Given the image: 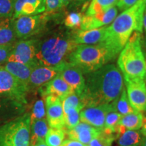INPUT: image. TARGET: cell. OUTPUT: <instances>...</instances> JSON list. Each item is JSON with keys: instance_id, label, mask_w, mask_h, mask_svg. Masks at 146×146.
<instances>
[{"instance_id": "obj_1", "label": "cell", "mask_w": 146, "mask_h": 146, "mask_svg": "<svg viewBox=\"0 0 146 146\" xmlns=\"http://www.w3.org/2000/svg\"><path fill=\"white\" fill-rule=\"evenodd\" d=\"M82 100L85 107L111 104L117 100L124 88L123 74L116 66L106 64L86 74Z\"/></svg>"}, {"instance_id": "obj_2", "label": "cell", "mask_w": 146, "mask_h": 146, "mask_svg": "<svg viewBox=\"0 0 146 146\" xmlns=\"http://www.w3.org/2000/svg\"><path fill=\"white\" fill-rule=\"evenodd\" d=\"M145 0H139L130 8L116 16L107 27V36L103 42L116 56L121 52L133 31L143 32Z\"/></svg>"}, {"instance_id": "obj_3", "label": "cell", "mask_w": 146, "mask_h": 146, "mask_svg": "<svg viewBox=\"0 0 146 146\" xmlns=\"http://www.w3.org/2000/svg\"><path fill=\"white\" fill-rule=\"evenodd\" d=\"M78 45L68 34L58 33L38 41L36 59L39 66L55 67L66 61L69 55Z\"/></svg>"}, {"instance_id": "obj_4", "label": "cell", "mask_w": 146, "mask_h": 146, "mask_svg": "<svg viewBox=\"0 0 146 146\" xmlns=\"http://www.w3.org/2000/svg\"><path fill=\"white\" fill-rule=\"evenodd\" d=\"M104 42L96 45H79L69 55L68 62L88 74L102 68L116 57Z\"/></svg>"}, {"instance_id": "obj_5", "label": "cell", "mask_w": 146, "mask_h": 146, "mask_svg": "<svg viewBox=\"0 0 146 146\" xmlns=\"http://www.w3.org/2000/svg\"><path fill=\"white\" fill-rule=\"evenodd\" d=\"M117 64L125 81L137 78L144 79L145 58L142 50L140 33L135 31L130 36L120 52Z\"/></svg>"}, {"instance_id": "obj_6", "label": "cell", "mask_w": 146, "mask_h": 146, "mask_svg": "<svg viewBox=\"0 0 146 146\" xmlns=\"http://www.w3.org/2000/svg\"><path fill=\"white\" fill-rule=\"evenodd\" d=\"M31 114L10 120L0 126V146H30Z\"/></svg>"}, {"instance_id": "obj_7", "label": "cell", "mask_w": 146, "mask_h": 146, "mask_svg": "<svg viewBox=\"0 0 146 146\" xmlns=\"http://www.w3.org/2000/svg\"><path fill=\"white\" fill-rule=\"evenodd\" d=\"M29 89L19 81L3 66H0V98L14 100L24 105Z\"/></svg>"}, {"instance_id": "obj_8", "label": "cell", "mask_w": 146, "mask_h": 146, "mask_svg": "<svg viewBox=\"0 0 146 146\" xmlns=\"http://www.w3.org/2000/svg\"><path fill=\"white\" fill-rule=\"evenodd\" d=\"M37 41L36 39H23L18 41L13 45L8 62H17L33 69L39 66L36 59Z\"/></svg>"}, {"instance_id": "obj_9", "label": "cell", "mask_w": 146, "mask_h": 146, "mask_svg": "<svg viewBox=\"0 0 146 146\" xmlns=\"http://www.w3.org/2000/svg\"><path fill=\"white\" fill-rule=\"evenodd\" d=\"M47 14L41 15L21 16L14 20L16 37L27 39L37 34L47 21Z\"/></svg>"}, {"instance_id": "obj_10", "label": "cell", "mask_w": 146, "mask_h": 146, "mask_svg": "<svg viewBox=\"0 0 146 146\" xmlns=\"http://www.w3.org/2000/svg\"><path fill=\"white\" fill-rule=\"evenodd\" d=\"M128 99L137 112L146 113V87L144 79L126 80Z\"/></svg>"}, {"instance_id": "obj_11", "label": "cell", "mask_w": 146, "mask_h": 146, "mask_svg": "<svg viewBox=\"0 0 146 146\" xmlns=\"http://www.w3.org/2000/svg\"><path fill=\"white\" fill-rule=\"evenodd\" d=\"M58 66L59 68L58 74L70 87L74 93L81 98L85 89V79L83 72L68 62H64Z\"/></svg>"}, {"instance_id": "obj_12", "label": "cell", "mask_w": 146, "mask_h": 146, "mask_svg": "<svg viewBox=\"0 0 146 146\" xmlns=\"http://www.w3.org/2000/svg\"><path fill=\"white\" fill-rule=\"evenodd\" d=\"M110 111H114L112 103L85 107L80 112V120L102 131L104 127L106 116Z\"/></svg>"}, {"instance_id": "obj_13", "label": "cell", "mask_w": 146, "mask_h": 146, "mask_svg": "<svg viewBox=\"0 0 146 146\" xmlns=\"http://www.w3.org/2000/svg\"><path fill=\"white\" fill-rule=\"evenodd\" d=\"M47 121L50 128L64 129V114L62 100L58 97L49 95L45 98Z\"/></svg>"}, {"instance_id": "obj_14", "label": "cell", "mask_w": 146, "mask_h": 146, "mask_svg": "<svg viewBox=\"0 0 146 146\" xmlns=\"http://www.w3.org/2000/svg\"><path fill=\"white\" fill-rule=\"evenodd\" d=\"M118 14V9L116 7L109 9L105 12L83 16L81 25L82 31L91 30L103 27L112 23Z\"/></svg>"}, {"instance_id": "obj_15", "label": "cell", "mask_w": 146, "mask_h": 146, "mask_svg": "<svg viewBox=\"0 0 146 146\" xmlns=\"http://www.w3.org/2000/svg\"><path fill=\"white\" fill-rule=\"evenodd\" d=\"M59 73L58 66H38L32 70L29 78L28 88L41 87L48 83Z\"/></svg>"}, {"instance_id": "obj_16", "label": "cell", "mask_w": 146, "mask_h": 146, "mask_svg": "<svg viewBox=\"0 0 146 146\" xmlns=\"http://www.w3.org/2000/svg\"><path fill=\"white\" fill-rule=\"evenodd\" d=\"M45 11V0H15L13 19L21 16H31Z\"/></svg>"}, {"instance_id": "obj_17", "label": "cell", "mask_w": 146, "mask_h": 146, "mask_svg": "<svg viewBox=\"0 0 146 146\" xmlns=\"http://www.w3.org/2000/svg\"><path fill=\"white\" fill-rule=\"evenodd\" d=\"M40 92L42 96L46 97L49 95H53L62 101L66 97L74 92L70 87L66 83L64 80L59 74L52 78L48 83H45L40 88Z\"/></svg>"}, {"instance_id": "obj_18", "label": "cell", "mask_w": 146, "mask_h": 146, "mask_svg": "<svg viewBox=\"0 0 146 146\" xmlns=\"http://www.w3.org/2000/svg\"><path fill=\"white\" fill-rule=\"evenodd\" d=\"M102 131L85 123H79L72 129L67 131L69 139L76 140L82 143L88 144L96 138Z\"/></svg>"}, {"instance_id": "obj_19", "label": "cell", "mask_w": 146, "mask_h": 146, "mask_svg": "<svg viewBox=\"0 0 146 146\" xmlns=\"http://www.w3.org/2000/svg\"><path fill=\"white\" fill-rule=\"evenodd\" d=\"M107 36V27L87 31H78L73 35V38L78 45H96L103 42Z\"/></svg>"}, {"instance_id": "obj_20", "label": "cell", "mask_w": 146, "mask_h": 146, "mask_svg": "<svg viewBox=\"0 0 146 146\" xmlns=\"http://www.w3.org/2000/svg\"><path fill=\"white\" fill-rule=\"evenodd\" d=\"M23 106L14 100L0 98V124L13 119L21 112Z\"/></svg>"}, {"instance_id": "obj_21", "label": "cell", "mask_w": 146, "mask_h": 146, "mask_svg": "<svg viewBox=\"0 0 146 146\" xmlns=\"http://www.w3.org/2000/svg\"><path fill=\"white\" fill-rule=\"evenodd\" d=\"M4 64L3 67L9 72L28 87L29 78L33 70L31 67L17 62H7Z\"/></svg>"}, {"instance_id": "obj_22", "label": "cell", "mask_w": 146, "mask_h": 146, "mask_svg": "<svg viewBox=\"0 0 146 146\" xmlns=\"http://www.w3.org/2000/svg\"><path fill=\"white\" fill-rule=\"evenodd\" d=\"M16 35L12 18H4L0 21V45H10L16 40Z\"/></svg>"}, {"instance_id": "obj_23", "label": "cell", "mask_w": 146, "mask_h": 146, "mask_svg": "<svg viewBox=\"0 0 146 146\" xmlns=\"http://www.w3.org/2000/svg\"><path fill=\"white\" fill-rule=\"evenodd\" d=\"M31 138L30 146H35L38 142L44 141L49 126L45 118L36 120L31 123Z\"/></svg>"}, {"instance_id": "obj_24", "label": "cell", "mask_w": 146, "mask_h": 146, "mask_svg": "<svg viewBox=\"0 0 146 146\" xmlns=\"http://www.w3.org/2000/svg\"><path fill=\"white\" fill-rule=\"evenodd\" d=\"M143 121V114L135 112L124 115L118 121V125L128 130H139Z\"/></svg>"}, {"instance_id": "obj_25", "label": "cell", "mask_w": 146, "mask_h": 146, "mask_svg": "<svg viewBox=\"0 0 146 146\" xmlns=\"http://www.w3.org/2000/svg\"><path fill=\"white\" fill-rule=\"evenodd\" d=\"M143 135L139 130H126L118 137L119 146H139Z\"/></svg>"}, {"instance_id": "obj_26", "label": "cell", "mask_w": 146, "mask_h": 146, "mask_svg": "<svg viewBox=\"0 0 146 146\" xmlns=\"http://www.w3.org/2000/svg\"><path fill=\"white\" fill-rule=\"evenodd\" d=\"M113 108L115 112L119 113L122 116L130 114V113L135 112L132 106L131 105L129 100L128 99L127 91L124 87L122 91L121 94L117 100L112 102Z\"/></svg>"}, {"instance_id": "obj_27", "label": "cell", "mask_w": 146, "mask_h": 146, "mask_svg": "<svg viewBox=\"0 0 146 146\" xmlns=\"http://www.w3.org/2000/svg\"><path fill=\"white\" fill-rule=\"evenodd\" d=\"M118 0H92L87 9L85 15L94 14L105 12L117 4Z\"/></svg>"}, {"instance_id": "obj_28", "label": "cell", "mask_w": 146, "mask_h": 146, "mask_svg": "<svg viewBox=\"0 0 146 146\" xmlns=\"http://www.w3.org/2000/svg\"><path fill=\"white\" fill-rule=\"evenodd\" d=\"M66 133L64 129L50 128L45 136V142L48 146H60L64 141Z\"/></svg>"}, {"instance_id": "obj_29", "label": "cell", "mask_w": 146, "mask_h": 146, "mask_svg": "<svg viewBox=\"0 0 146 146\" xmlns=\"http://www.w3.org/2000/svg\"><path fill=\"white\" fill-rule=\"evenodd\" d=\"M122 115L115 111H110L106 116L104 127L102 131L109 133L114 134L117 136V125L118 121L122 117Z\"/></svg>"}, {"instance_id": "obj_30", "label": "cell", "mask_w": 146, "mask_h": 146, "mask_svg": "<svg viewBox=\"0 0 146 146\" xmlns=\"http://www.w3.org/2000/svg\"><path fill=\"white\" fill-rule=\"evenodd\" d=\"M62 102L64 112L70 109H79L82 110L85 108L82 98L74 92L66 97Z\"/></svg>"}, {"instance_id": "obj_31", "label": "cell", "mask_w": 146, "mask_h": 146, "mask_svg": "<svg viewBox=\"0 0 146 146\" xmlns=\"http://www.w3.org/2000/svg\"><path fill=\"white\" fill-rule=\"evenodd\" d=\"M117 137L116 135L109 134L102 131L101 133L88 144V146H112L113 141Z\"/></svg>"}, {"instance_id": "obj_32", "label": "cell", "mask_w": 146, "mask_h": 146, "mask_svg": "<svg viewBox=\"0 0 146 146\" xmlns=\"http://www.w3.org/2000/svg\"><path fill=\"white\" fill-rule=\"evenodd\" d=\"M81 111L79 109H70L64 112L65 127L67 130L72 129L80 123L79 114Z\"/></svg>"}, {"instance_id": "obj_33", "label": "cell", "mask_w": 146, "mask_h": 146, "mask_svg": "<svg viewBox=\"0 0 146 146\" xmlns=\"http://www.w3.org/2000/svg\"><path fill=\"white\" fill-rule=\"evenodd\" d=\"M45 115L46 109L45 107V102L43 100H38L33 108L32 113L31 114V123L35 120L45 118Z\"/></svg>"}, {"instance_id": "obj_34", "label": "cell", "mask_w": 146, "mask_h": 146, "mask_svg": "<svg viewBox=\"0 0 146 146\" xmlns=\"http://www.w3.org/2000/svg\"><path fill=\"white\" fill-rule=\"evenodd\" d=\"M83 16L81 13L71 12L65 18L64 25L67 28L71 29H78L81 28Z\"/></svg>"}, {"instance_id": "obj_35", "label": "cell", "mask_w": 146, "mask_h": 146, "mask_svg": "<svg viewBox=\"0 0 146 146\" xmlns=\"http://www.w3.org/2000/svg\"><path fill=\"white\" fill-rule=\"evenodd\" d=\"M15 0H0V18H12Z\"/></svg>"}, {"instance_id": "obj_36", "label": "cell", "mask_w": 146, "mask_h": 146, "mask_svg": "<svg viewBox=\"0 0 146 146\" xmlns=\"http://www.w3.org/2000/svg\"><path fill=\"white\" fill-rule=\"evenodd\" d=\"M46 14H54L62 8L60 0H45Z\"/></svg>"}, {"instance_id": "obj_37", "label": "cell", "mask_w": 146, "mask_h": 146, "mask_svg": "<svg viewBox=\"0 0 146 146\" xmlns=\"http://www.w3.org/2000/svg\"><path fill=\"white\" fill-rule=\"evenodd\" d=\"M13 44L0 45V64L8 62L9 56L12 50Z\"/></svg>"}, {"instance_id": "obj_38", "label": "cell", "mask_w": 146, "mask_h": 146, "mask_svg": "<svg viewBox=\"0 0 146 146\" xmlns=\"http://www.w3.org/2000/svg\"><path fill=\"white\" fill-rule=\"evenodd\" d=\"M139 0H118L116 5L118 9L125 11L134 5Z\"/></svg>"}, {"instance_id": "obj_39", "label": "cell", "mask_w": 146, "mask_h": 146, "mask_svg": "<svg viewBox=\"0 0 146 146\" xmlns=\"http://www.w3.org/2000/svg\"><path fill=\"white\" fill-rule=\"evenodd\" d=\"M60 146H88V145L82 143L81 142L76 141V140L68 139L64 141Z\"/></svg>"}, {"instance_id": "obj_40", "label": "cell", "mask_w": 146, "mask_h": 146, "mask_svg": "<svg viewBox=\"0 0 146 146\" xmlns=\"http://www.w3.org/2000/svg\"><path fill=\"white\" fill-rule=\"evenodd\" d=\"M140 129H141L140 132H141L142 135H143V137H146V116H143V124H142V126Z\"/></svg>"}, {"instance_id": "obj_41", "label": "cell", "mask_w": 146, "mask_h": 146, "mask_svg": "<svg viewBox=\"0 0 146 146\" xmlns=\"http://www.w3.org/2000/svg\"><path fill=\"white\" fill-rule=\"evenodd\" d=\"M143 31L146 34V10L145 9L143 16Z\"/></svg>"}, {"instance_id": "obj_42", "label": "cell", "mask_w": 146, "mask_h": 146, "mask_svg": "<svg viewBox=\"0 0 146 146\" xmlns=\"http://www.w3.org/2000/svg\"><path fill=\"white\" fill-rule=\"evenodd\" d=\"M70 0H60V3H61V6L62 8L63 7H66L68 5V3H70Z\"/></svg>"}, {"instance_id": "obj_43", "label": "cell", "mask_w": 146, "mask_h": 146, "mask_svg": "<svg viewBox=\"0 0 146 146\" xmlns=\"http://www.w3.org/2000/svg\"><path fill=\"white\" fill-rule=\"evenodd\" d=\"M91 1V0H85V3H84L82 10H83V11L87 10V8H88V3H89V1Z\"/></svg>"}, {"instance_id": "obj_44", "label": "cell", "mask_w": 146, "mask_h": 146, "mask_svg": "<svg viewBox=\"0 0 146 146\" xmlns=\"http://www.w3.org/2000/svg\"><path fill=\"white\" fill-rule=\"evenodd\" d=\"M35 146H48V145H47L46 143L45 142V140H44V141H41L38 142V143H36Z\"/></svg>"}, {"instance_id": "obj_45", "label": "cell", "mask_w": 146, "mask_h": 146, "mask_svg": "<svg viewBox=\"0 0 146 146\" xmlns=\"http://www.w3.org/2000/svg\"><path fill=\"white\" fill-rule=\"evenodd\" d=\"M139 146H146V137H143V138H142V140H141V143H140Z\"/></svg>"}, {"instance_id": "obj_46", "label": "cell", "mask_w": 146, "mask_h": 146, "mask_svg": "<svg viewBox=\"0 0 146 146\" xmlns=\"http://www.w3.org/2000/svg\"><path fill=\"white\" fill-rule=\"evenodd\" d=\"M144 47H145V50H146V34H145V40H144Z\"/></svg>"}, {"instance_id": "obj_47", "label": "cell", "mask_w": 146, "mask_h": 146, "mask_svg": "<svg viewBox=\"0 0 146 146\" xmlns=\"http://www.w3.org/2000/svg\"><path fill=\"white\" fill-rule=\"evenodd\" d=\"M144 81H146V58H145V77H144Z\"/></svg>"}, {"instance_id": "obj_48", "label": "cell", "mask_w": 146, "mask_h": 146, "mask_svg": "<svg viewBox=\"0 0 146 146\" xmlns=\"http://www.w3.org/2000/svg\"><path fill=\"white\" fill-rule=\"evenodd\" d=\"M145 10H146V0H145Z\"/></svg>"}, {"instance_id": "obj_49", "label": "cell", "mask_w": 146, "mask_h": 146, "mask_svg": "<svg viewBox=\"0 0 146 146\" xmlns=\"http://www.w3.org/2000/svg\"><path fill=\"white\" fill-rule=\"evenodd\" d=\"M145 82V87H146V81Z\"/></svg>"}, {"instance_id": "obj_50", "label": "cell", "mask_w": 146, "mask_h": 146, "mask_svg": "<svg viewBox=\"0 0 146 146\" xmlns=\"http://www.w3.org/2000/svg\"><path fill=\"white\" fill-rule=\"evenodd\" d=\"M76 1H80V0H76Z\"/></svg>"}]
</instances>
